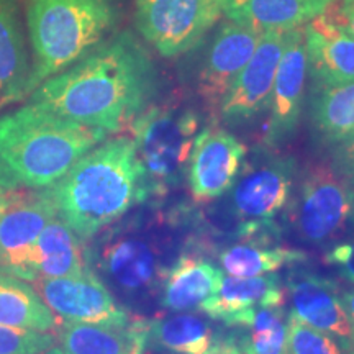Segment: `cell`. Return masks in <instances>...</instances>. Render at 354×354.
Here are the masks:
<instances>
[{"label": "cell", "instance_id": "13", "mask_svg": "<svg viewBox=\"0 0 354 354\" xmlns=\"http://www.w3.org/2000/svg\"><path fill=\"white\" fill-rule=\"evenodd\" d=\"M56 216L50 187L12 198L10 205L0 215V269L21 279L33 243Z\"/></svg>", "mask_w": 354, "mask_h": 354}, {"label": "cell", "instance_id": "39", "mask_svg": "<svg viewBox=\"0 0 354 354\" xmlns=\"http://www.w3.org/2000/svg\"><path fill=\"white\" fill-rule=\"evenodd\" d=\"M166 354H177V353H166Z\"/></svg>", "mask_w": 354, "mask_h": 354}, {"label": "cell", "instance_id": "18", "mask_svg": "<svg viewBox=\"0 0 354 354\" xmlns=\"http://www.w3.org/2000/svg\"><path fill=\"white\" fill-rule=\"evenodd\" d=\"M32 73L20 0H0V107L25 99Z\"/></svg>", "mask_w": 354, "mask_h": 354}, {"label": "cell", "instance_id": "29", "mask_svg": "<svg viewBox=\"0 0 354 354\" xmlns=\"http://www.w3.org/2000/svg\"><path fill=\"white\" fill-rule=\"evenodd\" d=\"M53 343L48 331L0 325V354H43Z\"/></svg>", "mask_w": 354, "mask_h": 354}, {"label": "cell", "instance_id": "16", "mask_svg": "<svg viewBox=\"0 0 354 354\" xmlns=\"http://www.w3.org/2000/svg\"><path fill=\"white\" fill-rule=\"evenodd\" d=\"M284 300L286 292L277 276L223 277L220 289L202 310L227 326H250L259 308L282 307Z\"/></svg>", "mask_w": 354, "mask_h": 354}, {"label": "cell", "instance_id": "11", "mask_svg": "<svg viewBox=\"0 0 354 354\" xmlns=\"http://www.w3.org/2000/svg\"><path fill=\"white\" fill-rule=\"evenodd\" d=\"M287 32H264L248 64L234 79L220 104L227 122H243L258 117L269 107L274 77L286 46Z\"/></svg>", "mask_w": 354, "mask_h": 354}, {"label": "cell", "instance_id": "8", "mask_svg": "<svg viewBox=\"0 0 354 354\" xmlns=\"http://www.w3.org/2000/svg\"><path fill=\"white\" fill-rule=\"evenodd\" d=\"M39 297L66 323L125 326L130 317L94 272L86 268L76 276L35 281Z\"/></svg>", "mask_w": 354, "mask_h": 354}, {"label": "cell", "instance_id": "6", "mask_svg": "<svg viewBox=\"0 0 354 354\" xmlns=\"http://www.w3.org/2000/svg\"><path fill=\"white\" fill-rule=\"evenodd\" d=\"M223 12V0H138L136 28L158 53L174 57L196 48Z\"/></svg>", "mask_w": 354, "mask_h": 354}, {"label": "cell", "instance_id": "3", "mask_svg": "<svg viewBox=\"0 0 354 354\" xmlns=\"http://www.w3.org/2000/svg\"><path fill=\"white\" fill-rule=\"evenodd\" d=\"M107 131L64 120L33 104L0 117V187L46 189Z\"/></svg>", "mask_w": 354, "mask_h": 354}, {"label": "cell", "instance_id": "35", "mask_svg": "<svg viewBox=\"0 0 354 354\" xmlns=\"http://www.w3.org/2000/svg\"><path fill=\"white\" fill-rule=\"evenodd\" d=\"M43 354H64V351L61 348H50V349H46V351H44Z\"/></svg>", "mask_w": 354, "mask_h": 354}, {"label": "cell", "instance_id": "37", "mask_svg": "<svg viewBox=\"0 0 354 354\" xmlns=\"http://www.w3.org/2000/svg\"><path fill=\"white\" fill-rule=\"evenodd\" d=\"M353 209H354V194H353Z\"/></svg>", "mask_w": 354, "mask_h": 354}, {"label": "cell", "instance_id": "10", "mask_svg": "<svg viewBox=\"0 0 354 354\" xmlns=\"http://www.w3.org/2000/svg\"><path fill=\"white\" fill-rule=\"evenodd\" d=\"M297 162L290 156L266 159L238 177L230 196L232 214L243 223L268 221L290 202Z\"/></svg>", "mask_w": 354, "mask_h": 354}, {"label": "cell", "instance_id": "31", "mask_svg": "<svg viewBox=\"0 0 354 354\" xmlns=\"http://www.w3.org/2000/svg\"><path fill=\"white\" fill-rule=\"evenodd\" d=\"M335 165L342 172L354 167V130L349 131L342 141H338L333 151Z\"/></svg>", "mask_w": 354, "mask_h": 354}, {"label": "cell", "instance_id": "22", "mask_svg": "<svg viewBox=\"0 0 354 354\" xmlns=\"http://www.w3.org/2000/svg\"><path fill=\"white\" fill-rule=\"evenodd\" d=\"M149 323L125 326L66 323L61 330L64 354H143L148 344Z\"/></svg>", "mask_w": 354, "mask_h": 354}, {"label": "cell", "instance_id": "1", "mask_svg": "<svg viewBox=\"0 0 354 354\" xmlns=\"http://www.w3.org/2000/svg\"><path fill=\"white\" fill-rule=\"evenodd\" d=\"M156 91L151 57L131 33L123 32L39 84L28 104L64 120L118 133L131 128Z\"/></svg>", "mask_w": 354, "mask_h": 354}, {"label": "cell", "instance_id": "2", "mask_svg": "<svg viewBox=\"0 0 354 354\" xmlns=\"http://www.w3.org/2000/svg\"><path fill=\"white\" fill-rule=\"evenodd\" d=\"M50 192L59 218L79 238L94 236L149 196L135 141L125 136L92 148Z\"/></svg>", "mask_w": 354, "mask_h": 354}, {"label": "cell", "instance_id": "24", "mask_svg": "<svg viewBox=\"0 0 354 354\" xmlns=\"http://www.w3.org/2000/svg\"><path fill=\"white\" fill-rule=\"evenodd\" d=\"M312 122L322 140L338 143L354 130V81L318 84L312 100Z\"/></svg>", "mask_w": 354, "mask_h": 354}, {"label": "cell", "instance_id": "36", "mask_svg": "<svg viewBox=\"0 0 354 354\" xmlns=\"http://www.w3.org/2000/svg\"><path fill=\"white\" fill-rule=\"evenodd\" d=\"M343 174H346L349 179H351V183H353V185H354V167H351V169H348V171H344Z\"/></svg>", "mask_w": 354, "mask_h": 354}, {"label": "cell", "instance_id": "38", "mask_svg": "<svg viewBox=\"0 0 354 354\" xmlns=\"http://www.w3.org/2000/svg\"><path fill=\"white\" fill-rule=\"evenodd\" d=\"M325 2H328V0H325ZM348 2H354V0H348Z\"/></svg>", "mask_w": 354, "mask_h": 354}, {"label": "cell", "instance_id": "9", "mask_svg": "<svg viewBox=\"0 0 354 354\" xmlns=\"http://www.w3.org/2000/svg\"><path fill=\"white\" fill-rule=\"evenodd\" d=\"M246 148L218 127L198 131L189 159V187L196 201H214L233 187L241 174Z\"/></svg>", "mask_w": 354, "mask_h": 354}, {"label": "cell", "instance_id": "14", "mask_svg": "<svg viewBox=\"0 0 354 354\" xmlns=\"http://www.w3.org/2000/svg\"><path fill=\"white\" fill-rule=\"evenodd\" d=\"M287 289L292 299V317L354 346L351 323L333 281L297 269L289 274Z\"/></svg>", "mask_w": 354, "mask_h": 354}, {"label": "cell", "instance_id": "30", "mask_svg": "<svg viewBox=\"0 0 354 354\" xmlns=\"http://www.w3.org/2000/svg\"><path fill=\"white\" fill-rule=\"evenodd\" d=\"M325 263L333 266L346 281L354 284V241L331 248L325 254Z\"/></svg>", "mask_w": 354, "mask_h": 354}, {"label": "cell", "instance_id": "28", "mask_svg": "<svg viewBox=\"0 0 354 354\" xmlns=\"http://www.w3.org/2000/svg\"><path fill=\"white\" fill-rule=\"evenodd\" d=\"M287 353L289 354H354V346L333 335L312 328L307 323L289 317L287 320Z\"/></svg>", "mask_w": 354, "mask_h": 354}, {"label": "cell", "instance_id": "25", "mask_svg": "<svg viewBox=\"0 0 354 354\" xmlns=\"http://www.w3.org/2000/svg\"><path fill=\"white\" fill-rule=\"evenodd\" d=\"M307 259L304 251L284 246H268L264 241H245L221 251L220 264L232 277H258Z\"/></svg>", "mask_w": 354, "mask_h": 354}, {"label": "cell", "instance_id": "19", "mask_svg": "<svg viewBox=\"0 0 354 354\" xmlns=\"http://www.w3.org/2000/svg\"><path fill=\"white\" fill-rule=\"evenodd\" d=\"M86 269L81 240L59 215L46 225L26 256L21 279L35 282L39 279L76 276Z\"/></svg>", "mask_w": 354, "mask_h": 354}, {"label": "cell", "instance_id": "7", "mask_svg": "<svg viewBox=\"0 0 354 354\" xmlns=\"http://www.w3.org/2000/svg\"><path fill=\"white\" fill-rule=\"evenodd\" d=\"M353 194L330 167H310L300 177L299 194L292 201V227L304 241L325 245L342 232L354 212Z\"/></svg>", "mask_w": 354, "mask_h": 354}, {"label": "cell", "instance_id": "4", "mask_svg": "<svg viewBox=\"0 0 354 354\" xmlns=\"http://www.w3.org/2000/svg\"><path fill=\"white\" fill-rule=\"evenodd\" d=\"M25 21L33 55L30 95L104 41L118 24V8L113 0H26Z\"/></svg>", "mask_w": 354, "mask_h": 354}, {"label": "cell", "instance_id": "27", "mask_svg": "<svg viewBox=\"0 0 354 354\" xmlns=\"http://www.w3.org/2000/svg\"><path fill=\"white\" fill-rule=\"evenodd\" d=\"M287 320L282 307H264L256 312L250 333L243 335L246 354L287 353Z\"/></svg>", "mask_w": 354, "mask_h": 354}, {"label": "cell", "instance_id": "33", "mask_svg": "<svg viewBox=\"0 0 354 354\" xmlns=\"http://www.w3.org/2000/svg\"><path fill=\"white\" fill-rule=\"evenodd\" d=\"M12 197L8 196V192L3 187H0V215L7 210V207L10 205Z\"/></svg>", "mask_w": 354, "mask_h": 354}, {"label": "cell", "instance_id": "12", "mask_svg": "<svg viewBox=\"0 0 354 354\" xmlns=\"http://www.w3.org/2000/svg\"><path fill=\"white\" fill-rule=\"evenodd\" d=\"M307 46L302 28L286 33V46L274 77L266 145L279 146L294 136L302 115L305 76H307Z\"/></svg>", "mask_w": 354, "mask_h": 354}, {"label": "cell", "instance_id": "32", "mask_svg": "<svg viewBox=\"0 0 354 354\" xmlns=\"http://www.w3.org/2000/svg\"><path fill=\"white\" fill-rule=\"evenodd\" d=\"M342 302H343L344 310H346V315L349 318V323H351V328H353V333H354V290L343 292Z\"/></svg>", "mask_w": 354, "mask_h": 354}, {"label": "cell", "instance_id": "15", "mask_svg": "<svg viewBox=\"0 0 354 354\" xmlns=\"http://www.w3.org/2000/svg\"><path fill=\"white\" fill-rule=\"evenodd\" d=\"M263 32L228 24L214 39L201 73V95L210 109L220 107L234 79L251 59Z\"/></svg>", "mask_w": 354, "mask_h": 354}, {"label": "cell", "instance_id": "20", "mask_svg": "<svg viewBox=\"0 0 354 354\" xmlns=\"http://www.w3.org/2000/svg\"><path fill=\"white\" fill-rule=\"evenodd\" d=\"M223 271L201 254H180L167 268L162 281L161 305L171 312L202 310L220 289Z\"/></svg>", "mask_w": 354, "mask_h": 354}, {"label": "cell", "instance_id": "21", "mask_svg": "<svg viewBox=\"0 0 354 354\" xmlns=\"http://www.w3.org/2000/svg\"><path fill=\"white\" fill-rule=\"evenodd\" d=\"M325 0H223V12L234 24L258 32H290L310 21Z\"/></svg>", "mask_w": 354, "mask_h": 354}, {"label": "cell", "instance_id": "17", "mask_svg": "<svg viewBox=\"0 0 354 354\" xmlns=\"http://www.w3.org/2000/svg\"><path fill=\"white\" fill-rule=\"evenodd\" d=\"M149 342L177 354H246L243 335L221 333L210 320L189 312L149 323Z\"/></svg>", "mask_w": 354, "mask_h": 354}, {"label": "cell", "instance_id": "34", "mask_svg": "<svg viewBox=\"0 0 354 354\" xmlns=\"http://www.w3.org/2000/svg\"><path fill=\"white\" fill-rule=\"evenodd\" d=\"M346 35L354 38V2H349V15H348V26Z\"/></svg>", "mask_w": 354, "mask_h": 354}, {"label": "cell", "instance_id": "23", "mask_svg": "<svg viewBox=\"0 0 354 354\" xmlns=\"http://www.w3.org/2000/svg\"><path fill=\"white\" fill-rule=\"evenodd\" d=\"M0 325L37 331L55 328V313L21 279L0 274Z\"/></svg>", "mask_w": 354, "mask_h": 354}, {"label": "cell", "instance_id": "26", "mask_svg": "<svg viewBox=\"0 0 354 354\" xmlns=\"http://www.w3.org/2000/svg\"><path fill=\"white\" fill-rule=\"evenodd\" d=\"M307 66L317 84L354 81V38L346 33L326 39L305 28Z\"/></svg>", "mask_w": 354, "mask_h": 354}, {"label": "cell", "instance_id": "5", "mask_svg": "<svg viewBox=\"0 0 354 354\" xmlns=\"http://www.w3.org/2000/svg\"><path fill=\"white\" fill-rule=\"evenodd\" d=\"M198 128V115L176 100L148 107L136 118L133 141L149 194L162 196L180 184Z\"/></svg>", "mask_w": 354, "mask_h": 354}]
</instances>
